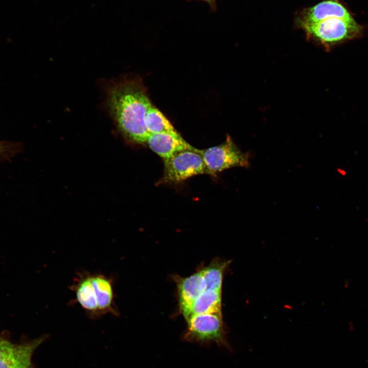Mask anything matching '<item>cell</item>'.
<instances>
[{
	"label": "cell",
	"instance_id": "cell-1",
	"mask_svg": "<svg viewBox=\"0 0 368 368\" xmlns=\"http://www.w3.org/2000/svg\"><path fill=\"white\" fill-rule=\"evenodd\" d=\"M107 104L125 137L137 143H146L149 133L145 119L152 105L139 78H124L111 83L107 89Z\"/></svg>",
	"mask_w": 368,
	"mask_h": 368
},
{
	"label": "cell",
	"instance_id": "cell-2",
	"mask_svg": "<svg viewBox=\"0 0 368 368\" xmlns=\"http://www.w3.org/2000/svg\"><path fill=\"white\" fill-rule=\"evenodd\" d=\"M308 37L319 42L327 50L358 36L362 28L354 19L337 17L326 19L302 27Z\"/></svg>",
	"mask_w": 368,
	"mask_h": 368
},
{
	"label": "cell",
	"instance_id": "cell-3",
	"mask_svg": "<svg viewBox=\"0 0 368 368\" xmlns=\"http://www.w3.org/2000/svg\"><path fill=\"white\" fill-rule=\"evenodd\" d=\"M186 320L185 340L204 345L215 343L231 349L225 337L221 313L196 315Z\"/></svg>",
	"mask_w": 368,
	"mask_h": 368
},
{
	"label": "cell",
	"instance_id": "cell-4",
	"mask_svg": "<svg viewBox=\"0 0 368 368\" xmlns=\"http://www.w3.org/2000/svg\"><path fill=\"white\" fill-rule=\"evenodd\" d=\"M162 183H177L195 175L209 172L200 150H185L164 159Z\"/></svg>",
	"mask_w": 368,
	"mask_h": 368
},
{
	"label": "cell",
	"instance_id": "cell-5",
	"mask_svg": "<svg viewBox=\"0 0 368 368\" xmlns=\"http://www.w3.org/2000/svg\"><path fill=\"white\" fill-rule=\"evenodd\" d=\"M209 174L217 173L231 168L249 166L248 152H243L233 142L229 135L220 145L200 150Z\"/></svg>",
	"mask_w": 368,
	"mask_h": 368
},
{
	"label": "cell",
	"instance_id": "cell-6",
	"mask_svg": "<svg viewBox=\"0 0 368 368\" xmlns=\"http://www.w3.org/2000/svg\"><path fill=\"white\" fill-rule=\"evenodd\" d=\"M333 17L353 19L347 9L338 1L327 0L305 9L301 13L297 21L298 25L302 27Z\"/></svg>",
	"mask_w": 368,
	"mask_h": 368
},
{
	"label": "cell",
	"instance_id": "cell-7",
	"mask_svg": "<svg viewBox=\"0 0 368 368\" xmlns=\"http://www.w3.org/2000/svg\"><path fill=\"white\" fill-rule=\"evenodd\" d=\"M70 288L74 292L77 303L87 314L93 318L101 316L91 280V273L86 271L78 272Z\"/></svg>",
	"mask_w": 368,
	"mask_h": 368
},
{
	"label": "cell",
	"instance_id": "cell-8",
	"mask_svg": "<svg viewBox=\"0 0 368 368\" xmlns=\"http://www.w3.org/2000/svg\"><path fill=\"white\" fill-rule=\"evenodd\" d=\"M146 143L149 148L163 159L168 158L180 151L196 149L179 133H150Z\"/></svg>",
	"mask_w": 368,
	"mask_h": 368
},
{
	"label": "cell",
	"instance_id": "cell-9",
	"mask_svg": "<svg viewBox=\"0 0 368 368\" xmlns=\"http://www.w3.org/2000/svg\"><path fill=\"white\" fill-rule=\"evenodd\" d=\"M91 280L97 297L98 307L101 316L108 313L118 315L114 301L113 280L100 273H91Z\"/></svg>",
	"mask_w": 368,
	"mask_h": 368
},
{
	"label": "cell",
	"instance_id": "cell-10",
	"mask_svg": "<svg viewBox=\"0 0 368 368\" xmlns=\"http://www.w3.org/2000/svg\"><path fill=\"white\" fill-rule=\"evenodd\" d=\"M221 291L206 289L189 306L181 309L187 320L202 314L221 313Z\"/></svg>",
	"mask_w": 368,
	"mask_h": 368
},
{
	"label": "cell",
	"instance_id": "cell-11",
	"mask_svg": "<svg viewBox=\"0 0 368 368\" xmlns=\"http://www.w3.org/2000/svg\"><path fill=\"white\" fill-rule=\"evenodd\" d=\"M181 310L189 306L206 289L203 269L177 281Z\"/></svg>",
	"mask_w": 368,
	"mask_h": 368
},
{
	"label": "cell",
	"instance_id": "cell-12",
	"mask_svg": "<svg viewBox=\"0 0 368 368\" xmlns=\"http://www.w3.org/2000/svg\"><path fill=\"white\" fill-rule=\"evenodd\" d=\"M145 124L149 133H178L171 122L157 108L152 105L148 110Z\"/></svg>",
	"mask_w": 368,
	"mask_h": 368
},
{
	"label": "cell",
	"instance_id": "cell-13",
	"mask_svg": "<svg viewBox=\"0 0 368 368\" xmlns=\"http://www.w3.org/2000/svg\"><path fill=\"white\" fill-rule=\"evenodd\" d=\"M229 263L228 261L216 259L203 269L206 289L221 291L224 272Z\"/></svg>",
	"mask_w": 368,
	"mask_h": 368
},
{
	"label": "cell",
	"instance_id": "cell-14",
	"mask_svg": "<svg viewBox=\"0 0 368 368\" xmlns=\"http://www.w3.org/2000/svg\"><path fill=\"white\" fill-rule=\"evenodd\" d=\"M46 338L47 335H44L30 342L19 344L18 356L14 368H33L31 364L33 353Z\"/></svg>",
	"mask_w": 368,
	"mask_h": 368
},
{
	"label": "cell",
	"instance_id": "cell-15",
	"mask_svg": "<svg viewBox=\"0 0 368 368\" xmlns=\"http://www.w3.org/2000/svg\"><path fill=\"white\" fill-rule=\"evenodd\" d=\"M19 353V344H14L0 358V368H14Z\"/></svg>",
	"mask_w": 368,
	"mask_h": 368
},
{
	"label": "cell",
	"instance_id": "cell-16",
	"mask_svg": "<svg viewBox=\"0 0 368 368\" xmlns=\"http://www.w3.org/2000/svg\"><path fill=\"white\" fill-rule=\"evenodd\" d=\"M14 345L3 335L0 334V358Z\"/></svg>",
	"mask_w": 368,
	"mask_h": 368
},
{
	"label": "cell",
	"instance_id": "cell-17",
	"mask_svg": "<svg viewBox=\"0 0 368 368\" xmlns=\"http://www.w3.org/2000/svg\"><path fill=\"white\" fill-rule=\"evenodd\" d=\"M208 3L213 10L216 9V2L217 0H201Z\"/></svg>",
	"mask_w": 368,
	"mask_h": 368
},
{
	"label": "cell",
	"instance_id": "cell-18",
	"mask_svg": "<svg viewBox=\"0 0 368 368\" xmlns=\"http://www.w3.org/2000/svg\"><path fill=\"white\" fill-rule=\"evenodd\" d=\"M5 147L4 145L0 143V155L4 151Z\"/></svg>",
	"mask_w": 368,
	"mask_h": 368
}]
</instances>
